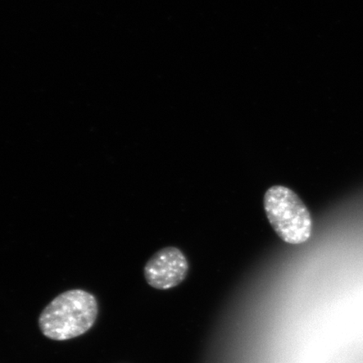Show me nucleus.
<instances>
[{"label": "nucleus", "instance_id": "1", "mask_svg": "<svg viewBox=\"0 0 363 363\" xmlns=\"http://www.w3.org/2000/svg\"><path fill=\"white\" fill-rule=\"evenodd\" d=\"M99 306L94 295L83 289L59 294L39 317V328L45 337L67 340L88 333L96 321Z\"/></svg>", "mask_w": 363, "mask_h": 363}, {"label": "nucleus", "instance_id": "2", "mask_svg": "<svg viewBox=\"0 0 363 363\" xmlns=\"http://www.w3.org/2000/svg\"><path fill=\"white\" fill-rule=\"evenodd\" d=\"M263 206L272 229L284 242L301 245L311 238V212L291 189L272 186L264 194Z\"/></svg>", "mask_w": 363, "mask_h": 363}, {"label": "nucleus", "instance_id": "3", "mask_svg": "<svg viewBox=\"0 0 363 363\" xmlns=\"http://www.w3.org/2000/svg\"><path fill=\"white\" fill-rule=\"evenodd\" d=\"M189 264L184 253L178 247L159 250L147 261L144 275L151 287L169 290L179 286L187 278Z\"/></svg>", "mask_w": 363, "mask_h": 363}]
</instances>
